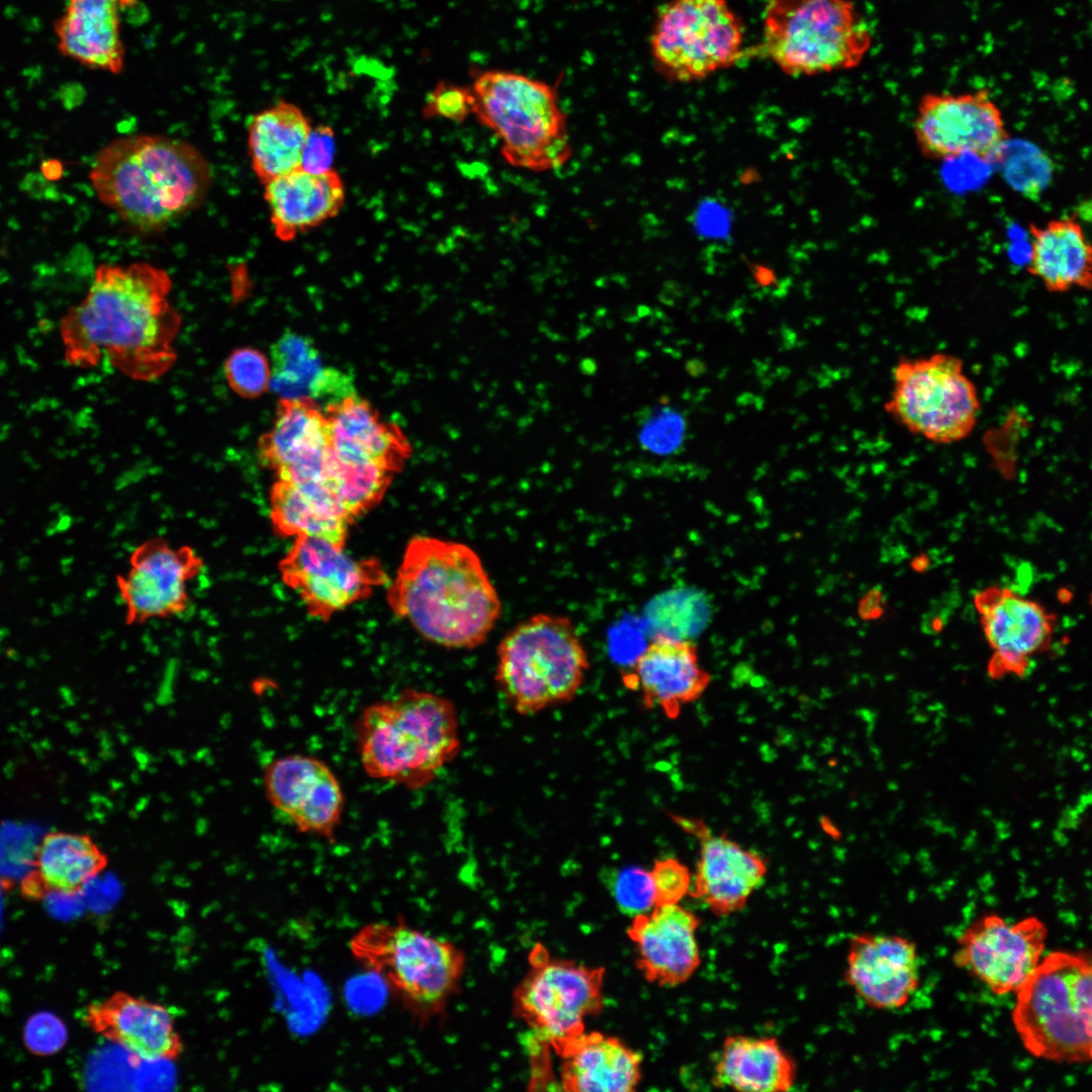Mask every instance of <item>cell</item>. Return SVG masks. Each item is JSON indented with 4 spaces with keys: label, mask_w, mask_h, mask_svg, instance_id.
<instances>
[{
    "label": "cell",
    "mask_w": 1092,
    "mask_h": 1092,
    "mask_svg": "<svg viewBox=\"0 0 1092 1092\" xmlns=\"http://www.w3.org/2000/svg\"><path fill=\"white\" fill-rule=\"evenodd\" d=\"M767 873L765 860L725 836L702 837L697 872L690 895L718 917L742 910L760 888Z\"/></svg>",
    "instance_id": "cell-27"
},
{
    "label": "cell",
    "mask_w": 1092,
    "mask_h": 1092,
    "mask_svg": "<svg viewBox=\"0 0 1092 1092\" xmlns=\"http://www.w3.org/2000/svg\"><path fill=\"white\" fill-rule=\"evenodd\" d=\"M844 979L868 1006L899 1009L919 986L917 946L900 935L855 934L849 939Z\"/></svg>",
    "instance_id": "cell-20"
},
{
    "label": "cell",
    "mask_w": 1092,
    "mask_h": 1092,
    "mask_svg": "<svg viewBox=\"0 0 1092 1092\" xmlns=\"http://www.w3.org/2000/svg\"><path fill=\"white\" fill-rule=\"evenodd\" d=\"M387 585L391 611L443 647L480 646L502 615L500 598L479 555L464 543L414 537Z\"/></svg>",
    "instance_id": "cell-2"
},
{
    "label": "cell",
    "mask_w": 1092,
    "mask_h": 1092,
    "mask_svg": "<svg viewBox=\"0 0 1092 1092\" xmlns=\"http://www.w3.org/2000/svg\"><path fill=\"white\" fill-rule=\"evenodd\" d=\"M22 186L24 191L38 198H49L48 194H53L51 191L53 188L41 174H28L24 179Z\"/></svg>",
    "instance_id": "cell-43"
},
{
    "label": "cell",
    "mask_w": 1092,
    "mask_h": 1092,
    "mask_svg": "<svg viewBox=\"0 0 1092 1092\" xmlns=\"http://www.w3.org/2000/svg\"><path fill=\"white\" fill-rule=\"evenodd\" d=\"M330 446L346 461H370L396 473L403 468L412 447L394 423L384 421L366 399L348 395L325 406Z\"/></svg>",
    "instance_id": "cell-29"
},
{
    "label": "cell",
    "mask_w": 1092,
    "mask_h": 1092,
    "mask_svg": "<svg viewBox=\"0 0 1092 1092\" xmlns=\"http://www.w3.org/2000/svg\"><path fill=\"white\" fill-rule=\"evenodd\" d=\"M622 678L640 693L647 708L657 707L670 719L699 699L711 681L700 664L697 645L664 633L656 634L632 659Z\"/></svg>",
    "instance_id": "cell-21"
},
{
    "label": "cell",
    "mask_w": 1092,
    "mask_h": 1092,
    "mask_svg": "<svg viewBox=\"0 0 1092 1092\" xmlns=\"http://www.w3.org/2000/svg\"><path fill=\"white\" fill-rule=\"evenodd\" d=\"M66 1038L64 1023L52 1013H37L25 1025V1045L35 1055L48 1056L57 1053L64 1046Z\"/></svg>",
    "instance_id": "cell-41"
},
{
    "label": "cell",
    "mask_w": 1092,
    "mask_h": 1092,
    "mask_svg": "<svg viewBox=\"0 0 1092 1092\" xmlns=\"http://www.w3.org/2000/svg\"><path fill=\"white\" fill-rule=\"evenodd\" d=\"M108 856L89 834L47 832L37 844L29 872L20 882L23 899L80 894L108 867Z\"/></svg>",
    "instance_id": "cell-25"
},
{
    "label": "cell",
    "mask_w": 1092,
    "mask_h": 1092,
    "mask_svg": "<svg viewBox=\"0 0 1092 1092\" xmlns=\"http://www.w3.org/2000/svg\"><path fill=\"white\" fill-rule=\"evenodd\" d=\"M82 1018L92 1032L144 1062H174L185 1050L170 1007L125 991L91 1002Z\"/></svg>",
    "instance_id": "cell-18"
},
{
    "label": "cell",
    "mask_w": 1092,
    "mask_h": 1092,
    "mask_svg": "<svg viewBox=\"0 0 1092 1092\" xmlns=\"http://www.w3.org/2000/svg\"><path fill=\"white\" fill-rule=\"evenodd\" d=\"M336 133L332 126L320 124L311 127L302 151L300 168L321 174L334 170Z\"/></svg>",
    "instance_id": "cell-42"
},
{
    "label": "cell",
    "mask_w": 1092,
    "mask_h": 1092,
    "mask_svg": "<svg viewBox=\"0 0 1092 1092\" xmlns=\"http://www.w3.org/2000/svg\"><path fill=\"white\" fill-rule=\"evenodd\" d=\"M744 26L727 0H668L649 37L656 71L693 83L729 69L743 54Z\"/></svg>",
    "instance_id": "cell-11"
},
{
    "label": "cell",
    "mask_w": 1092,
    "mask_h": 1092,
    "mask_svg": "<svg viewBox=\"0 0 1092 1092\" xmlns=\"http://www.w3.org/2000/svg\"><path fill=\"white\" fill-rule=\"evenodd\" d=\"M1027 272L1051 293L1092 285V248L1082 223L1075 216L1030 223Z\"/></svg>",
    "instance_id": "cell-31"
},
{
    "label": "cell",
    "mask_w": 1092,
    "mask_h": 1092,
    "mask_svg": "<svg viewBox=\"0 0 1092 1092\" xmlns=\"http://www.w3.org/2000/svg\"><path fill=\"white\" fill-rule=\"evenodd\" d=\"M394 474L375 462L341 460L330 446L328 481L354 518L381 500Z\"/></svg>",
    "instance_id": "cell-35"
},
{
    "label": "cell",
    "mask_w": 1092,
    "mask_h": 1092,
    "mask_svg": "<svg viewBox=\"0 0 1092 1092\" xmlns=\"http://www.w3.org/2000/svg\"><path fill=\"white\" fill-rule=\"evenodd\" d=\"M892 380L885 410L911 434L949 445L967 439L976 428L980 395L958 356L936 352L901 358Z\"/></svg>",
    "instance_id": "cell-10"
},
{
    "label": "cell",
    "mask_w": 1092,
    "mask_h": 1092,
    "mask_svg": "<svg viewBox=\"0 0 1092 1092\" xmlns=\"http://www.w3.org/2000/svg\"><path fill=\"white\" fill-rule=\"evenodd\" d=\"M263 782L270 805L297 831L334 840L345 797L337 776L324 760L286 754L266 765Z\"/></svg>",
    "instance_id": "cell-17"
},
{
    "label": "cell",
    "mask_w": 1092,
    "mask_h": 1092,
    "mask_svg": "<svg viewBox=\"0 0 1092 1092\" xmlns=\"http://www.w3.org/2000/svg\"><path fill=\"white\" fill-rule=\"evenodd\" d=\"M230 387L240 396L256 398L270 386V361L259 350L245 347L232 352L224 363Z\"/></svg>",
    "instance_id": "cell-37"
},
{
    "label": "cell",
    "mask_w": 1092,
    "mask_h": 1092,
    "mask_svg": "<svg viewBox=\"0 0 1092 1092\" xmlns=\"http://www.w3.org/2000/svg\"><path fill=\"white\" fill-rule=\"evenodd\" d=\"M605 969L551 958L543 946L513 994L514 1012L554 1049L584 1031L604 1006Z\"/></svg>",
    "instance_id": "cell-12"
},
{
    "label": "cell",
    "mask_w": 1092,
    "mask_h": 1092,
    "mask_svg": "<svg viewBox=\"0 0 1092 1092\" xmlns=\"http://www.w3.org/2000/svg\"><path fill=\"white\" fill-rule=\"evenodd\" d=\"M610 889L616 905L626 915L634 917L656 907V895L650 871L630 866L616 870L610 879Z\"/></svg>",
    "instance_id": "cell-38"
},
{
    "label": "cell",
    "mask_w": 1092,
    "mask_h": 1092,
    "mask_svg": "<svg viewBox=\"0 0 1092 1092\" xmlns=\"http://www.w3.org/2000/svg\"><path fill=\"white\" fill-rule=\"evenodd\" d=\"M258 453L261 463L279 479L327 481L329 423L317 402L281 397L272 428L259 438Z\"/></svg>",
    "instance_id": "cell-19"
},
{
    "label": "cell",
    "mask_w": 1092,
    "mask_h": 1092,
    "mask_svg": "<svg viewBox=\"0 0 1092 1092\" xmlns=\"http://www.w3.org/2000/svg\"><path fill=\"white\" fill-rule=\"evenodd\" d=\"M472 114L490 129L505 161L544 172L572 155L567 119L550 84L507 70L478 72L470 86Z\"/></svg>",
    "instance_id": "cell-7"
},
{
    "label": "cell",
    "mask_w": 1092,
    "mask_h": 1092,
    "mask_svg": "<svg viewBox=\"0 0 1092 1092\" xmlns=\"http://www.w3.org/2000/svg\"><path fill=\"white\" fill-rule=\"evenodd\" d=\"M354 729L367 776L408 790L432 783L461 744L455 705L415 689L365 707Z\"/></svg>",
    "instance_id": "cell-4"
},
{
    "label": "cell",
    "mask_w": 1092,
    "mask_h": 1092,
    "mask_svg": "<svg viewBox=\"0 0 1092 1092\" xmlns=\"http://www.w3.org/2000/svg\"><path fill=\"white\" fill-rule=\"evenodd\" d=\"M203 567L202 557L188 545L175 546L161 537L141 543L127 569L116 576L125 623L141 625L183 613L190 583Z\"/></svg>",
    "instance_id": "cell-16"
},
{
    "label": "cell",
    "mask_w": 1092,
    "mask_h": 1092,
    "mask_svg": "<svg viewBox=\"0 0 1092 1092\" xmlns=\"http://www.w3.org/2000/svg\"><path fill=\"white\" fill-rule=\"evenodd\" d=\"M986 638L994 649L995 671L1020 673L1051 639L1053 620L1034 601L1007 588H989L976 598Z\"/></svg>",
    "instance_id": "cell-23"
},
{
    "label": "cell",
    "mask_w": 1092,
    "mask_h": 1092,
    "mask_svg": "<svg viewBox=\"0 0 1092 1092\" xmlns=\"http://www.w3.org/2000/svg\"><path fill=\"white\" fill-rule=\"evenodd\" d=\"M912 129L921 156L940 162L972 156L994 164L1005 157L1010 139L1003 112L987 89L923 94Z\"/></svg>",
    "instance_id": "cell-13"
},
{
    "label": "cell",
    "mask_w": 1092,
    "mask_h": 1092,
    "mask_svg": "<svg viewBox=\"0 0 1092 1092\" xmlns=\"http://www.w3.org/2000/svg\"><path fill=\"white\" fill-rule=\"evenodd\" d=\"M656 895V906L678 904L688 895L692 876L688 868L672 857L657 859L650 870Z\"/></svg>",
    "instance_id": "cell-40"
},
{
    "label": "cell",
    "mask_w": 1092,
    "mask_h": 1092,
    "mask_svg": "<svg viewBox=\"0 0 1092 1092\" xmlns=\"http://www.w3.org/2000/svg\"><path fill=\"white\" fill-rule=\"evenodd\" d=\"M1046 937L1037 917L1008 923L997 914L984 915L958 938L953 964L996 995L1016 993L1039 964Z\"/></svg>",
    "instance_id": "cell-15"
},
{
    "label": "cell",
    "mask_w": 1092,
    "mask_h": 1092,
    "mask_svg": "<svg viewBox=\"0 0 1092 1092\" xmlns=\"http://www.w3.org/2000/svg\"><path fill=\"white\" fill-rule=\"evenodd\" d=\"M166 270L147 262L100 265L86 296L61 323L65 358L76 367L107 361L134 380H155L176 360L180 315Z\"/></svg>",
    "instance_id": "cell-1"
},
{
    "label": "cell",
    "mask_w": 1092,
    "mask_h": 1092,
    "mask_svg": "<svg viewBox=\"0 0 1092 1092\" xmlns=\"http://www.w3.org/2000/svg\"><path fill=\"white\" fill-rule=\"evenodd\" d=\"M269 504L271 525L282 537H317L345 546L355 519L328 481L277 478Z\"/></svg>",
    "instance_id": "cell-30"
},
{
    "label": "cell",
    "mask_w": 1092,
    "mask_h": 1092,
    "mask_svg": "<svg viewBox=\"0 0 1092 1092\" xmlns=\"http://www.w3.org/2000/svg\"><path fill=\"white\" fill-rule=\"evenodd\" d=\"M270 368L269 388L284 398L324 400L327 406L355 393L348 375L323 365L313 342L294 332L272 345Z\"/></svg>",
    "instance_id": "cell-33"
},
{
    "label": "cell",
    "mask_w": 1092,
    "mask_h": 1092,
    "mask_svg": "<svg viewBox=\"0 0 1092 1092\" xmlns=\"http://www.w3.org/2000/svg\"><path fill=\"white\" fill-rule=\"evenodd\" d=\"M873 42L850 0H766L761 48L786 75L816 76L857 67Z\"/></svg>",
    "instance_id": "cell-9"
},
{
    "label": "cell",
    "mask_w": 1092,
    "mask_h": 1092,
    "mask_svg": "<svg viewBox=\"0 0 1092 1092\" xmlns=\"http://www.w3.org/2000/svg\"><path fill=\"white\" fill-rule=\"evenodd\" d=\"M588 668V654L571 619L537 613L499 641L494 679L509 705L528 715L571 701Z\"/></svg>",
    "instance_id": "cell-8"
},
{
    "label": "cell",
    "mask_w": 1092,
    "mask_h": 1092,
    "mask_svg": "<svg viewBox=\"0 0 1092 1092\" xmlns=\"http://www.w3.org/2000/svg\"><path fill=\"white\" fill-rule=\"evenodd\" d=\"M311 127L302 109L285 100L252 117L248 128L249 154L253 172L262 184L300 168Z\"/></svg>",
    "instance_id": "cell-34"
},
{
    "label": "cell",
    "mask_w": 1092,
    "mask_h": 1092,
    "mask_svg": "<svg viewBox=\"0 0 1092 1092\" xmlns=\"http://www.w3.org/2000/svg\"><path fill=\"white\" fill-rule=\"evenodd\" d=\"M139 0H65L57 20L60 52L91 69L119 74L124 67L122 15Z\"/></svg>",
    "instance_id": "cell-24"
},
{
    "label": "cell",
    "mask_w": 1092,
    "mask_h": 1092,
    "mask_svg": "<svg viewBox=\"0 0 1092 1092\" xmlns=\"http://www.w3.org/2000/svg\"><path fill=\"white\" fill-rule=\"evenodd\" d=\"M473 98L470 87L440 81L427 94L422 114L427 119L444 118L462 122L472 114Z\"/></svg>",
    "instance_id": "cell-39"
},
{
    "label": "cell",
    "mask_w": 1092,
    "mask_h": 1092,
    "mask_svg": "<svg viewBox=\"0 0 1092 1092\" xmlns=\"http://www.w3.org/2000/svg\"><path fill=\"white\" fill-rule=\"evenodd\" d=\"M40 174L50 182L60 180L64 174V167L60 160L49 159L41 163Z\"/></svg>",
    "instance_id": "cell-44"
},
{
    "label": "cell",
    "mask_w": 1092,
    "mask_h": 1092,
    "mask_svg": "<svg viewBox=\"0 0 1092 1092\" xmlns=\"http://www.w3.org/2000/svg\"><path fill=\"white\" fill-rule=\"evenodd\" d=\"M636 426L640 449L655 456L678 453L688 433L685 415L666 403L643 407L638 414Z\"/></svg>",
    "instance_id": "cell-36"
},
{
    "label": "cell",
    "mask_w": 1092,
    "mask_h": 1092,
    "mask_svg": "<svg viewBox=\"0 0 1092 1092\" xmlns=\"http://www.w3.org/2000/svg\"><path fill=\"white\" fill-rule=\"evenodd\" d=\"M560 1084L572 1092H631L640 1083L642 1056L616 1036L581 1032L554 1048Z\"/></svg>",
    "instance_id": "cell-28"
},
{
    "label": "cell",
    "mask_w": 1092,
    "mask_h": 1092,
    "mask_svg": "<svg viewBox=\"0 0 1092 1092\" xmlns=\"http://www.w3.org/2000/svg\"><path fill=\"white\" fill-rule=\"evenodd\" d=\"M278 569L307 613L322 621L367 599L389 581L376 558L355 559L344 546L308 536L294 539Z\"/></svg>",
    "instance_id": "cell-14"
},
{
    "label": "cell",
    "mask_w": 1092,
    "mask_h": 1092,
    "mask_svg": "<svg viewBox=\"0 0 1092 1092\" xmlns=\"http://www.w3.org/2000/svg\"><path fill=\"white\" fill-rule=\"evenodd\" d=\"M263 185L273 233L284 243L337 216L346 200L335 169L314 174L298 168Z\"/></svg>",
    "instance_id": "cell-26"
},
{
    "label": "cell",
    "mask_w": 1092,
    "mask_h": 1092,
    "mask_svg": "<svg viewBox=\"0 0 1092 1092\" xmlns=\"http://www.w3.org/2000/svg\"><path fill=\"white\" fill-rule=\"evenodd\" d=\"M90 180L98 199L124 222L154 232L202 202L211 170L204 156L185 141L132 134L115 139L98 152Z\"/></svg>",
    "instance_id": "cell-3"
},
{
    "label": "cell",
    "mask_w": 1092,
    "mask_h": 1092,
    "mask_svg": "<svg viewBox=\"0 0 1092 1092\" xmlns=\"http://www.w3.org/2000/svg\"><path fill=\"white\" fill-rule=\"evenodd\" d=\"M348 947L356 963L385 984L419 1026L445 1018L467 965L466 953L454 941L402 917L364 924Z\"/></svg>",
    "instance_id": "cell-5"
},
{
    "label": "cell",
    "mask_w": 1092,
    "mask_h": 1092,
    "mask_svg": "<svg viewBox=\"0 0 1092 1092\" xmlns=\"http://www.w3.org/2000/svg\"><path fill=\"white\" fill-rule=\"evenodd\" d=\"M700 924L679 903L632 917L627 933L636 948L637 968L648 982L674 987L692 978L701 965Z\"/></svg>",
    "instance_id": "cell-22"
},
{
    "label": "cell",
    "mask_w": 1092,
    "mask_h": 1092,
    "mask_svg": "<svg viewBox=\"0 0 1092 1092\" xmlns=\"http://www.w3.org/2000/svg\"><path fill=\"white\" fill-rule=\"evenodd\" d=\"M796 1079V1062L776 1037L744 1034L724 1038L712 1073L713 1086L737 1091H790Z\"/></svg>",
    "instance_id": "cell-32"
},
{
    "label": "cell",
    "mask_w": 1092,
    "mask_h": 1092,
    "mask_svg": "<svg viewBox=\"0 0 1092 1092\" xmlns=\"http://www.w3.org/2000/svg\"><path fill=\"white\" fill-rule=\"evenodd\" d=\"M1092 967L1088 954L1054 951L1016 991L1012 1023L1033 1057L1085 1064L1092 1053Z\"/></svg>",
    "instance_id": "cell-6"
}]
</instances>
